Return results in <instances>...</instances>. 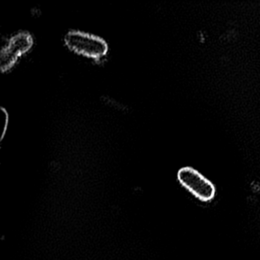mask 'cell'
Returning a JSON list of instances; mask_svg holds the SVG:
<instances>
[{
	"label": "cell",
	"instance_id": "obj_1",
	"mask_svg": "<svg viewBox=\"0 0 260 260\" xmlns=\"http://www.w3.org/2000/svg\"><path fill=\"white\" fill-rule=\"evenodd\" d=\"M63 41L67 48L74 54L95 61L103 60L109 53V45L105 39L86 31H68Z\"/></svg>",
	"mask_w": 260,
	"mask_h": 260
},
{
	"label": "cell",
	"instance_id": "obj_2",
	"mask_svg": "<svg viewBox=\"0 0 260 260\" xmlns=\"http://www.w3.org/2000/svg\"><path fill=\"white\" fill-rule=\"evenodd\" d=\"M34 45L32 36L28 31L15 33L7 39L0 52V69L3 73L11 71Z\"/></svg>",
	"mask_w": 260,
	"mask_h": 260
},
{
	"label": "cell",
	"instance_id": "obj_3",
	"mask_svg": "<svg viewBox=\"0 0 260 260\" xmlns=\"http://www.w3.org/2000/svg\"><path fill=\"white\" fill-rule=\"evenodd\" d=\"M177 178L185 188L203 202H209L215 196L214 184L191 167L180 169L178 172Z\"/></svg>",
	"mask_w": 260,
	"mask_h": 260
},
{
	"label": "cell",
	"instance_id": "obj_4",
	"mask_svg": "<svg viewBox=\"0 0 260 260\" xmlns=\"http://www.w3.org/2000/svg\"><path fill=\"white\" fill-rule=\"evenodd\" d=\"M10 116L4 108L0 109V141L4 140L8 129Z\"/></svg>",
	"mask_w": 260,
	"mask_h": 260
}]
</instances>
